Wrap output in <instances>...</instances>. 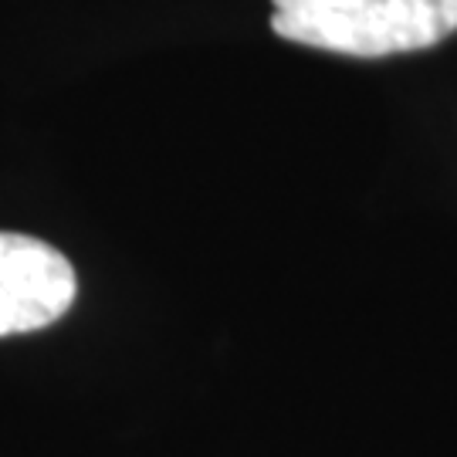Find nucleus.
<instances>
[{
	"label": "nucleus",
	"instance_id": "nucleus-1",
	"mask_svg": "<svg viewBox=\"0 0 457 457\" xmlns=\"http://www.w3.org/2000/svg\"><path fill=\"white\" fill-rule=\"evenodd\" d=\"M278 37L349 58H386L441 45L457 31V0H271Z\"/></svg>",
	"mask_w": 457,
	"mask_h": 457
},
{
	"label": "nucleus",
	"instance_id": "nucleus-2",
	"mask_svg": "<svg viewBox=\"0 0 457 457\" xmlns=\"http://www.w3.org/2000/svg\"><path fill=\"white\" fill-rule=\"evenodd\" d=\"M79 292L75 268L58 247L0 230V339L58 322Z\"/></svg>",
	"mask_w": 457,
	"mask_h": 457
}]
</instances>
